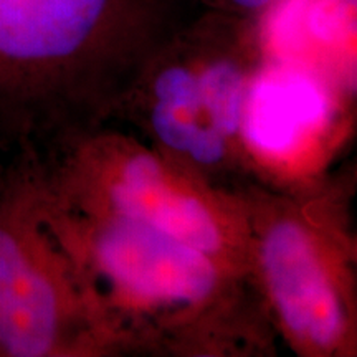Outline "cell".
Instances as JSON below:
<instances>
[{
	"instance_id": "obj_1",
	"label": "cell",
	"mask_w": 357,
	"mask_h": 357,
	"mask_svg": "<svg viewBox=\"0 0 357 357\" xmlns=\"http://www.w3.org/2000/svg\"><path fill=\"white\" fill-rule=\"evenodd\" d=\"M98 252L114 280L149 298L197 301L215 283L204 252L126 215L102 231Z\"/></svg>"
},
{
	"instance_id": "obj_2",
	"label": "cell",
	"mask_w": 357,
	"mask_h": 357,
	"mask_svg": "<svg viewBox=\"0 0 357 357\" xmlns=\"http://www.w3.org/2000/svg\"><path fill=\"white\" fill-rule=\"evenodd\" d=\"M263 263L289 328L319 346L336 341L341 311L305 231L294 223H278L265 240Z\"/></svg>"
},
{
	"instance_id": "obj_3",
	"label": "cell",
	"mask_w": 357,
	"mask_h": 357,
	"mask_svg": "<svg viewBox=\"0 0 357 357\" xmlns=\"http://www.w3.org/2000/svg\"><path fill=\"white\" fill-rule=\"evenodd\" d=\"M56 331L55 289L20 240L0 227V349L17 357L45 356Z\"/></svg>"
},
{
	"instance_id": "obj_4",
	"label": "cell",
	"mask_w": 357,
	"mask_h": 357,
	"mask_svg": "<svg viewBox=\"0 0 357 357\" xmlns=\"http://www.w3.org/2000/svg\"><path fill=\"white\" fill-rule=\"evenodd\" d=\"M106 0H0V58L47 61L68 56L100 19Z\"/></svg>"
},
{
	"instance_id": "obj_5",
	"label": "cell",
	"mask_w": 357,
	"mask_h": 357,
	"mask_svg": "<svg viewBox=\"0 0 357 357\" xmlns=\"http://www.w3.org/2000/svg\"><path fill=\"white\" fill-rule=\"evenodd\" d=\"M113 200L123 215L136 218L200 252L218 247L212 217L195 199L178 195L164 184L159 164L149 155H137L124 169Z\"/></svg>"
},
{
	"instance_id": "obj_6",
	"label": "cell",
	"mask_w": 357,
	"mask_h": 357,
	"mask_svg": "<svg viewBox=\"0 0 357 357\" xmlns=\"http://www.w3.org/2000/svg\"><path fill=\"white\" fill-rule=\"evenodd\" d=\"M328 113V101L310 77L293 70L268 71L250 93L248 139L266 153H284Z\"/></svg>"
},
{
	"instance_id": "obj_7",
	"label": "cell",
	"mask_w": 357,
	"mask_h": 357,
	"mask_svg": "<svg viewBox=\"0 0 357 357\" xmlns=\"http://www.w3.org/2000/svg\"><path fill=\"white\" fill-rule=\"evenodd\" d=\"M200 111L167 108L158 102L153 114L155 131L177 151H185L199 162H217L223 155V136L199 121Z\"/></svg>"
},
{
	"instance_id": "obj_8",
	"label": "cell",
	"mask_w": 357,
	"mask_h": 357,
	"mask_svg": "<svg viewBox=\"0 0 357 357\" xmlns=\"http://www.w3.org/2000/svg\"><path fill=\"white\" fill-rule=\"evenodd\" d=\"M199 86L211 126L222 136L234 134L242 121L243 108V82L238 70L227 63L212 66L199 78Z\"/></svg>"
},
{
	"instance_id": "obj_9",
	"label": "cell",
	"mask_w": 357,
	"mask_h": 357,
	"mask_svg": "<svg viewBox=\"0 0 357 357\" xmlns=\"http://www.w3.org/2000/svg\"><path fill=\"white\" fill-rule=\"evenodd\" d=\"M354 13L356 0H318L307 15L310 30L323 42L336 43L354 32Z\"/></svg>"
},
{
	"instance_id": "obj_10",
	"label": "cell",
	"mask_w": 357,
	"mask_h": 357,
	"mask_svg": "<svg viewBox=\"0 0 357 357\" xmlns=\"http://www.w3.org/2000/svg\"><path fill=\"white\" fill-rule=\"evenodd\" d=\"M235 2L243 7H260L263 3H266L268 0H235Z\"/></svg>"
}]
</instances>
